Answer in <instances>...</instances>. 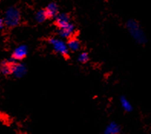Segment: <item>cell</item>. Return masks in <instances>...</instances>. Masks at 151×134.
<instances>
[{"label": "cell", "mask_w": 151, "mask_h": 134, "mask_svg": "<svg viewBox=\"0 0 151 134\" xmlns=\"http://www.w3.org/2000/svg\"><path fill=\"white\" fill-rule=\"evenodd\" d=\"M47 19H48V16L46 15V12L45 11V9L38 10L36 13H35V19L38 23L44 22Z\"/></svg>", "instance_id": "13"}, {"label": "cell", "mask_w": 151, "mask_h": 134, "mask_svg": "<svg viewBox=\"0 0 151 134\" xmlns=\"http://www.w3.org/2000/svg\"><path fill=\"white\" fill-rule=\"evenodd\" d=\"M121 132V127L117 123L111 122L107 125L104 130L105 134H117Z\"/></svg>", "instance_id": "10"}, {"label": "cell", "mask_w": 151, "mask_h": 134, "mask_svg": "<svg viewBox=\"0 0 151 134\" xmlns=\"http://www.w3.org/2000/svg\"><path fill=\"white\" fill-rule=\"evenodd\" d=\"M127 28L128 29L130 35L137 43L144 44L145 42H147V38L145 36V34L141 29L137 21L130 19L127 23Z\"/></svg>", "instance_id": "1"}, {"label": "cell", "mask_w": 151, "mask_h": 134, "mask_svg": "<svg viewBox=\"0 0 151 134\" xmlns=\"http://www.w3.org/2000/svg\"><path fill=\"white\" fill-rule=\"evenodd\" d=\"M55 22L58 28L63 27L70 23V17L67 13H58L55 17Z\"/></svg>", "instance_id": "9"}, {"label": "cell", "mask_w": 151, "mask_h": 134, "mask_svg": "<svg viewBox=\"0 0 151 134\" xmlns=\"http://www.w3.org/2000/svg\"><path fill=\"white\" fill-rule=\"evenodd\" d=\"M26 66L24 64L15 62L12 64L11 74H12V75L16 78H22V77L26 75Z\"/></svg>", "instance_id": "4"}, {"label": "cell", "mask_w": 151, "mask_h": 134, "mask_svg": "<svg viewBox=\"0 0 151 134\" xmlns=\"http://www.w3.org/2000/svg\"><path fill=\"white\" fill-rule=\"evenodd\" d=\"M58 6L56 2H50L48 6H46L45 11L46 15L48 18H55L58 14Z\"/></svg>", "instance_id": "8"}, {"label": "cell", "mask_w": 151, "mask_h": 134, "mask_svg": "<svg viewBox=\"0 0 151 134\" xmlns=\"http://www.w3.org/2000/svg\"><path fill=\"white\" fill-rule=\"evenodd\" d=\"M28 53H29L28 46L25 44H22V45L18 46L17 48L14 50L12 57H13L15 61H21L26 57Z\"/></svg>", "instance_id": "5"}, {"label": "cell", "mask_w": 151, "mask_h": 134, "mask_svg": "<svg viewBox=\"0 0 151 134\" xmlns=\"http://www.w3.org/2000/svg\"><path fill=\"white\" fill-rule=\"evenodd\" d=\"M4 26V21L2 19H0V30L3 28Z\"/></svg>", "instance_id": "15"}, {"label": "cell", "mask_w": 151, "mask_h": 134, "mask_svg": "<svg viewBox=\"0 0 151 134\" xmlns=\"http://www.w3.org/2000/svg\"><path fill=\"white\" fill-rule=\"evenodd\" d=\"M121 105L122 108L127 112H131L133 110V106L128 100L125 97L122 96L121 97Z\"/></svg>", "instance_id": "12"}, {"label": "cell", "mask_w": 151, "mask_h": 134, "mask_svg": "<svg viewBox=\"0 0 151 134\" xmlns=\"http://www.w3.org/2000/svg\"><path fill=\"white\" fill-rule=\"evenodd\" d=\"M48 42H49V44L52 46L55 52L63 56H66L68 54V48L67 44L64 41L59 39V38H50Z\"/></svg>", "instance_id": "3"}, {"label": "cell", "mask_w": 151, "mask_h": 134, "mask_svg": "<svg viewBox=\"0 0 151 134\" xmlns=\"http://www.w3.org/2000/svg\"><path fill=\"white\" fill-rule=\"evenodd\" d=\"M88 59H89V56H88V54L87 52L81 53L78 57V61L81 63H86L88 61Z\"/></svg>", "instance_id": "14"}, {"label": "cell", "mask_w": 151, "mask_h": 134, "mask_svg": "<svg viewBox=\"0 0 151 134\" xmlns=\"http://www.w3.org/2000/svg\"><path fill=\"white\" fill-rule=\"evenodd\" d=\"M74 32H75V25L71 22L65 26L59 28V30H58L59 36L63 38H71Z\"/></svg>", "instance_id": "6"}, {"label": "cell", "mask_w": 151, "mask_h": 134, "mask_svg": "<svg viewBox=\"0 0 151 134\" xmlns=\"http://www.w3.org/2000/svg\"><path fill=\"white\" fill-rule=\"evenodd\" d=\"M21 14L17 8L10 7L6 11L4 18V24L8 27L17 26L20 22Z\"/></svg>", "instance_id": "2"}, {"label": "cell", "mask_w": 151, "mask_h": 134, "mask_svg": "<svg viewBox=\"0 0 151 134\" xmlns=\"http://www.w3.org/2000/svg\"><path fill=\"white\" fill-rule=\"evenodd\" d=\"M15 62H17V61H15L12 57L11 58H9V60H7V61H2V64H1V67H0L1 72H2L4 75H11L12 64L15 63Z\"/></svg>", "instance_id": "7"}, {"label": "cell", "mask_w": 151, "mask_h": 134, "mask_svg": "<svg viewBox=\"0 0 151 134\" xmlns=\"http://www.w3.org/2000/svg\"><path fill=\"white\" fill-rule=\"evenodd\" d=\"M68 48L73 52H76L78 51L81 47V43L78 39L76 38H71L68 42Z\"/></svg>", "instance_id": "11"}]
</instances>
